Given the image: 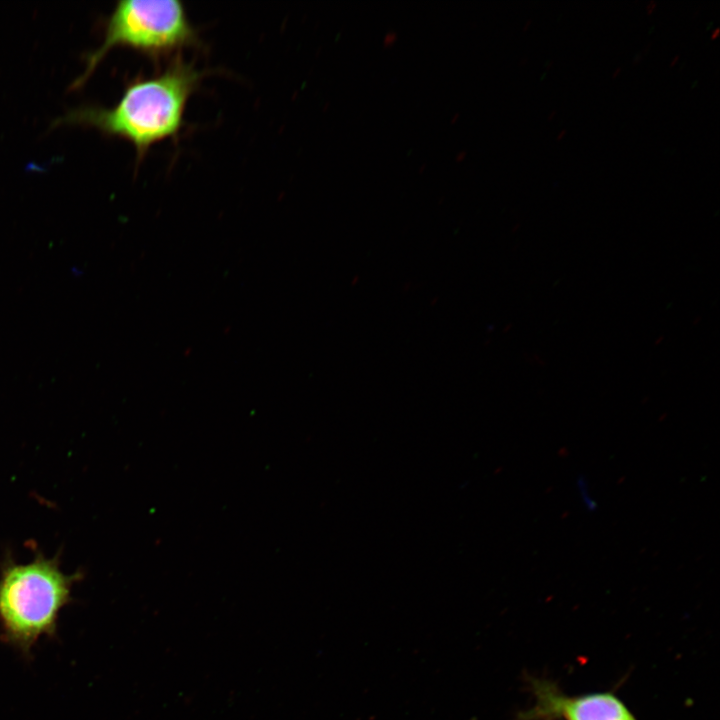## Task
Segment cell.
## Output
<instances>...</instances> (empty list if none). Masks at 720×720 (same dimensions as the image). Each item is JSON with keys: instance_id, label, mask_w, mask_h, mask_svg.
<instances>
[{"instance_id": "obj_1", "label": "cell", "mask_w": 720, "mask_h": 720, "mask_svg": "<svg viewBox=\"0 0 720 720\" xmlns=\"http://www.w3.org/2000/svg\"><path fill=\"white\" fill-rule=\"evenodd\" d=\"M202 77L194 64L175 56L161 72L131 80L111 108L80 107L55 125L92 127L106 136L124 139L134 146L137 161H141L153 145L179 136L187 103Z\"/></svg>"}, {"instance_id": "obj_2", "label": "cell", "mask_w": 720, "mask_h": 720, "mask_svg": "<svg viewBox=\"0 0 720 720\" xmlns=\"http://www.w3.org/2000/svg\"><path fill=\"white\" fill-rule=\"evenodd\" d=\"M82 575L66 574L56 557L6 562L0 572V638L30 656L43 636L55 637L61 610Z\"/></svg>"}, {"instance_id": "obj_3", "label": "cell", "mask_w": 720, "mask_h": 720, "mask_svg": "<svg viewBox=\"0 0 720 720\" xmlns=\"http://www.w3.org/2000/svg\"><path fill=\"white\" fill-rule=\"evenodd\" d=\"M199 41L197 30L178 0L119 1L106 21L102 44L88 54L86 67L72 88H80L115 47L131 48L158 60L199 45Z\"/></svg>"}, {"instance_id": "obj_4", "label": "cell", "mask_w": 720, "mask_h": 720, "mask_svg": "<svg viewBox=\"0 0 720 720\" xmlns=\"http://www.w3.org/2000/svg\"><path fill=\"white\" fill-rule=\"evenodd\" d=\"M532 690L535 702L522 720H636L610 692L571 696L546 680H534Z\"/></svg>"}, {"instance_id": "obj_5", "label": "cell", "mask_w": 720, "mask_h": 720, "mask_svg": "<svg viewBox=\"0 0 720 720\" xmlns=\"http://www.w3.org/2000/svg\"><path fill=\"white\" fill-rule=\"evenodd\" d=\"M398 39V34L394 30H389L385 33L383 37V45L386 47L392 46L396 43Z\"/></svg>"}, {"instance_id": "obj_6", "label": "cell", "mask_w": 720, "mask_h": 720, "mask_svg": "<svg viewBox=\"0 0 720 720\" xmlns=\"http://www.w3.org/2000/svg\"><path fill=\"white\" fill-rule=\"evenodd\" d=\"M656 7H657V1H655V0H650V1L646 4V12H647L648 14H651V13H653V11L656 9Z\"/></svg>"}, {"instance_id": "obj_7", "label": "cell", "mask_w": 720, "mask_h": 720, "mask_svg": "<svg viewBox=\"0 0 720 720\" xmlns=\"http://www.w3.org/2000/svg\"><path fill=\"white\" fill-rule=\"evenodd\" d=\"M466 156H467V151H466V150H461V151H459V152L456 154V156H455V161L458 162V163H459V162H462V161L465 160Z\"/></svg>"}, {"instance_id": "obj_8", "label": "cell", "mask_w": 720, "mask_h": 720, "mask_svg": "<svg viewBox=\"0 0 720 720\" xmlns=\"http://www.w3.org/2000/svg\"><path fill=\"white\" fill-rule=\"evenodd\" d=\"M720 34V27L717 26L712 30L711 39H715Z\"/></svg>"}, {"instance_id": "obj_9", "label": "cell", "mask_w": 720, "mask_h": 720, "mask_svg": "<svg viewBox=\"0 0 720 720\" xmlns=\"http://www.w3.org/2000/svg\"><path fill=\"white\" fill-rule=\"evenodd\" d=\"M459 117H460V113L455 112L450 119V124H455L458 121Z\"/></svg>"}, {"instance_id": "obj_10", "label": "cell", "mask_w": 720, "mask_h": 720, "mask_svg": "<svg viewBox=\"0 0 720 720\" xmlns=\"http://www.w3.org/2000/svg\"><path fill=\"white\" fill-rule=\"evenodd\" d=\"M531 24H532V19L529 18L528 20L525 21V23L522 27V30L527 31L530 28Z\"/></svg>"}, {"instance_id": "obj_11", "label": "cell", "mask_w": 720, "mask_h": 720, "mask_svg": "<svg viewBox=\"0 0 720 720\" xmlns=\"http://www.w3.org/2000/svg\"><path fill=\"white\" fill-rule=\"evenodd\" d=\"M566 132H567L566 129H564V128L561 129V130L557 133L556 139H557V140H561V139L565 136Z\"/></svg>"}, {"instance_id": "obj_12", "label": "cell", "mask_w": 720, "mask_h": 720, "mask_svg": "<svg viewBox=\"0 0 720 720\" xmlns=\"http://www.w3.org/2000/svg\"><path fill=\"white\" fill-rule=\"evenodd\" d=\"M620 72H621V67L620 66L616 67L611 74L612 78L617 77L620 74Z\"/></svg>"}, {"instance_id": "obj_13", "label": "cell", "mask_w": 720, "mask_h": 720, "mask_svg": "<svg viewBox=\"0 0 720 720\" xmlns=\"http://www.w3.org/2000/svg\"><path fill=\"white\" fill-rule=\"evenodd\" d=\"M426 167H427V164H426V163H422V164L420 165L419 169H418V173H419V174H422V173L426 170Z\"/></svg>"}, {"instance_id": "obj_14", "label": "cell", "mask_w": 720, "mask_h": 720, "mask_svg": "<svg viewBox=\"0 0 720 720\" xmlns=\"http://www.w3.org/2000/svg\"><path fill=\"white\" fill-rule=\"evenodd\" d=\"M679 60V55L676 54L670 61V65L673 66L676 64V62Z\"/></svg>"}, {"instance_id": "obj_15", "label": "cell", "mask_w": 720, "mask_h": 720, "mask_svg": "<svg viewBox=\"0 0 720 720\" xmlns=\"http://www.w3.org/2000/svg\"><path fill=\"white\" fill-rule=\"evenodd\" d=\"M555 115H556V110H552V111L549 112V114H548V116H547V119H548V120H551V119L554 118Z\"/></svg>"}, {"instance_id": "obj_16", "label": "cell", "mask_w": 720, "mask_h": 720, "mask_svg": "<svg viewBox=\"0 0 720 720\" xmlns=\"http://www.w3.org/2000/svg\"><path fill=\"white\" fill-rule=\"evenodd\" d=\"M527 61H528V58H527V57H523V58L519 61V63H520L521 65H523V64H524L525 62H527Z\"/></svg>"}]
</instances>
